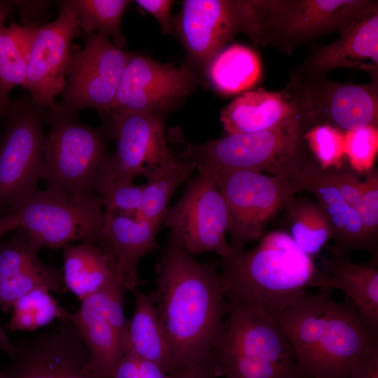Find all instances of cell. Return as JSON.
<instances>
[{"label":"cell","mask_w":378,"mask_h":378,"mask_svg":"<svg viewBox=\"0 0 378 378\" xmlns=\"http://www.w3.org/2000/svg\"><path fill=\"white\" fill-rule=\"evenodd\" d=\"M39 248L21 227L6 243L0 244V283L39 261Z\"/></svg>","instance_id":"obj_36"},{"label":"cell","mask_w":378,"mask_h":378,"mask_svg":"<svg viewBox=\"0 0 378 378\" xmlns=\"http://www.w3.org/2000/svg\"><path fill=\"white\" fill-rule=\"evenodd\" d=\"M162 223L104 211L100 234L94 242L106 255L118 281L132 291L138 284V264L158 248L156 236Z\"/></svg>","instance_id":"obj_20"},{"label":"cell","mask_w":378,"mask_h":378,"mask_svg":"<svg viewBox=\"0 0 378 378\" xmlns=\"http://www.w3.org/2000/svg\"><path fill=\"white\" fill-rule=\"evenodd\" d=\"M132 292L135 307L129 320L125 354L152 361L167 372L174 374L171 351L152 299L137 288Z\"/></svg>","instance_id":"obj_25"},{"label":"cell","mask_w":378,"mask_h":378,"mask_svg":"<svg viewBox=\"0 0 378 378\" xmlns=\"http://www.w3.org/2000/svg\"><path fill=\"white\" fill-rule=\"evenodd\" d=\"M132 53L106 36L85 34L83 48L71 46L62 99L55 108L76 115L80 110L92 108L101 117H106Z\"/></svg>","instance_id":"obj_11"},{"label":"cell","mask_w":378,"mask_h":378,"mask_svg":"<svg viewBox=\"0 0 378 378\" xmlns=\"http://www.w3.org/2000/svg\"><path fill=\"white\" fill-rule=\"evenodd\" d=\"M136 4L151 14L158 20L161 31L167 34L173 32V18L171 6L175 2L171 0H136Z\"/></svg>","instance_id":"obj_41"},{"label":"cell","mask_w":378,"mask_h":378,"mask_svg":"<svg viewBox=\"0 0 378 378\" xmlns=\"http://www.w3.org/2000/svg\"><path fill=\"white\" fill-rule=\"evenodd\" d=\"M340 33L333 43L317 51L309 66L316 72L353 68L370 74L377 82L378 71V8L372 2Z\"/></svg>","instance_id":"obj_22"},{"label":"cell","mask_w":378,"mask_h":378,"mask_svg":"<svg viewBox=\"0 0 378 378\" xmlns=\"http://www.w3.org/2000/svg\"><path fill=\"white\" fill-rule=\"evenodd\" d=\"M220 265L229 304L274 317L305 296L309 288L330 289L325 272L283 231L263 235L253 248L221 259Z\"/></svg>","instance_id":"obj_3"},{"label":"cell","mask_w":378,"mask_h":378,"mask_svg":"<svg viewBox=\"0 0 378 378\" xmlns=\"http://www.w3.org/2000/svg\"><path fill=\"white\" fill-rule=\"evenodd\" d=\"M347 378H378V351L363 359Z\"/></svg>","instance_id":"obj_42"},{"label":"cell","mask_w":378,"mask_h":378,"mask_svg":"<svg viewBox=\"0 0 378 378\" xmlns=\"http://www.w3.org/2000/svg\"><path fill=\"white\" fill-rule=\"evenodd\" d=\"M156 288L149 295L171 351L175 372L200 365L216 377L214 350L229 312L220 273L200 262L171 236L156 265Z\"/></svg>","instance_id":"obj_1"},{"label":"cell","mask_w":378,"mask_h":378,"mask_svg":"<svg viewBox=\"0 0 378 378\" xmlns=\"http://www.w3.org/2000/svg\"><path fill=\"white\" fill-rule=\"evenodd\" d=\"M62 272L40 260L17 275L0 283V307L7 312L22 296L37 288L64 290Z\"/></svg>","instance_id":"obj_33"},{"label":"cell","mask_w":378,"mask_h":378,"mask_svg":"<svg viewBox=\"0 0 378 378\" xmlns=\"http://www.w3.org/2000/svg\"><path fill=\"white\" fill-rule=\"evenodd\" d=\"M332 291L308 293L276 316L293 344L300 378H347L378 351V332L349 300L335 301Z\"/></svg>","instance_id":"obj_2"},{"label":"cell","mask_w":378,"mask_h":378,"mask_svg":"<svg viewBox=\"0 0 378 378\" xmlns=\"http://www.w3.org/2000/svg\"><path fill=\"white\" fill-rule=\"evenodd\" d=\"M6 116L0 139V217L38 190L46 110L25 96L13 101Z\"/></svg>","instance_id":"obj_8"},{"label":"cell","mask_w":378,"mask_h":378,"mask_svg":"<svg viewBox=\"0 0 378 378\" xmlns=\"http://www.w3.org/2000/svg\"><path fill=\"white\" fill-rule=\"evenodd\" d=\"M309 127L299 113L263 132L227 134L206 143L192 144L178 127H174L169 131L168 139L181 148L177 155L195 163L197 169L265 172L294 181L310 158L304 137Z\"/></svg>","instance_id":"obj_4"},{"label":"cell","mask_w":378,"mask_h":378,"mask_svg":"<svg viewBox=\"0 0 378 378\" xmlns=\"http://www.w3.org/2000/svg\"><path fill=\"white\" fill-rule=\"evenodd\" d=\"M174 378H217L211 372L200 365L185 367L174 373Z\"/></svg>","instance_id":"obj_43"},{"label":"cell","mask_w":378,"mask_h":378,"mask_svg":"<svg viewBox=\"0 0 378 378\" xmlns=\"http://www.w3.org/2000/svg\"><path fill=\"white\" fill-rule=\"evenodd\" d=\"M13 103V102H12ZM11 106V105H10ZM10 106H3L1 105H0V119L4 116V115H6L8 111H9V108L10 107Z\"/></svg>","instance_id":"obj_47"},{"label":"cell","mask_w":378,"mask_h":378,"mask_svg":"<svg viewBox=\"0 0 378 378\" xmlns=\"http://www.w3.org/2000/svg\"><path fill=\"white\" fill-rule=\"evenodd\" d=\"M377 149V127H361L345 133V158L358 173L363 174L372 169Z\"/></svg>","instance_id":"obj_37"},{"label":"cell","mask_w":378,"mask_h":378,"mask_svg":"<svg viewBox=\"0 0 378 378\" xmlns=\"http://www.w3.org/2000/svg\"><path fill=\"white\" fill-rule=\"evenodd\" d=\"M102 201L97 195L76 196L48 187L37 190L9 213L39 249L60 248L75 241L97 240L103 225Z\"/></svg>","instance_id":"obj_10"},{"label":"cell","mask_w":378,"mask_h":378,"mask_svg":"<svg viewBox=\"0 0 378 378\" xmlns=\"http://www.w3.org/2000/svg\"><path fill=\"white\" fill-rule=\"evenodd\" d=\"M320 263L328 277L329 288L343 291L365 324L378 332L377 264L354 263L347 255H323Z\"/></svg>","instance_id":"obj_24"},{"label":"cell","mask_w":378,"mask_h":378,"mask_svg":"<svg viewBox=\"0 0 378 378\" xmlns=\"http://www.w3.org/2000/svg\"><path fill=\"white\" fill-rule=\"evenodd\" d=\"M106 117V132L116 144L108 180L133 182L138 176L147 178L177 157L167 143L165 115L113 111Z\"/></svg>","instance_id":"obj_15"},{"label":"cell","mask_w":378,"mask_h":378,"mask_svg":"<svg viewBox=\"0 0 378 378\" xmlns=\"http://www.w3.org/2000/svg\"><path fill=\"white\" fill-rule=\"evenodd\" d=\"M210 85L223 94H234L255 85L262 76V65L252 49L233 44L220 51L206 68Z\"/></svg>","instance_id":"obj_27"},{"label":"cell","mask_w":378,"mask_h":378,"mask_svg":"<svg viewBox=\"0 0 378 378\" xmlns=\"http://www.w3.org/2000/svg\"><path fill=\"white\" fill-rule=\"evenodd\" d=\"M229 307L214 350L218 377L300 378L293 344L276 317L248 306Z\"/></svg>","instance_id":"obj_5"},{"label":"cell","mask_w":378,"mask_h":378,"mask_svg":"<svg viewBox=\"0 0 378 378\" xmlns=\"http://www.w3.org/2000/svg\"><path fill=\"white\" fill-rule=\"evenodd\" d=\"M0 350L6 352L10 357H12L15 353V347L4 328L0 326Z\"/></svg>","instance_id":"obj_45"},{"label":"cell","mask_w":378,"mask_h":378,"mask_svg":"<svg viewBox=\"0 0 378 378\" xmlns=\"http://www.w3.org/2000/svg\"><path fill=\"white\" fill-rule=\"evenodd\" d=\"M274 1L186 0L173 19V31L190 66L206 69L237 34L254 44L265 42V30Z\"/></svg>","instance_id":"obj_7"},{"label":"cell","mask_w":378,"mask_h":378,"mask_svg":"<svg viewBox=\"0 0 378 378\" xmlns=\"http://www.w3.org/2000/svg\"><path fill=\"white\" fill-rule=\"evenodd\" d=\"M372 3L360 0L274 1L265 42L274 37L297 41L331 31L341 32Z\"/></svg>","instance_id":"obj_19"},{"label":"cell","mask_w":378,"mask_h":378,"mask_svg":"<svg viewBox=\"0 0 378 378\" xmlns=\"http://www.w3.org/2000/svg\"><path fill=\"white\" fill-rule=\"evenodd\" d=\"M78 31L71 0L62 1L57 19L35 29L23 88L43 109H54L65 87L71 41Z\"/></svg>","instance_id":"obj_17"},{"label":"cell","mask_w":378,"mask_h":378,"mask_svg":"<svg viewBox=\"0 0 378 378\" xmlns=\"http://www.w3.org/2000/svg\"><path fill=\"white\" fill-rule=\"evenodd\" d=\"M110 378H174L156 363L130 354H125Z\"/></svg>","instance_id":"obj_39"},{"label":"cell","mask_w":378,"mask_h":378,"mask_svg":"<svg viewBox=\"0 0 378 378\" xmlns=\"http://www.w3.org/2000/svg\"><path fill=\"white\" fill-rule=\"evenodd\" d=\"M299 113L293 93L258 89L225 106L220 120L227 134H251L276 127Z\"/></svg>","instance_id":"obj_23"},{"label":"cell","mask_w":378,"mask_h":378,"mask_svg":"<svg viewBox=\"0 0 378 378\" xmlns=\"http://www.w3.org/2000/svg\"><path fill=\"white\" fill-rule=\"evenodd\" d=\"M310 156L322 169L344 164L345 133L326 124L315 125L304 133Z\"/></svg>","instance_id":"obj_34"},{"label":"cell","mask_w":378,"mask_h":378,"mask_svg":"<svg viewBox=\"0 0 378 378\" xmlns=\"http://www.w3.org/2000/svg\"><path fill=\"white\" fill-rule=\"evenodd\" d=\"M125 290L114 280L82 300L79 308L71 315L99 378H110L125 354L129 326L124 314Z\"/></svg>","instance_id":"obj_16"},{"label":"cell","mask_w":378,"mask_h":378,"mask_svg":"<svg viewBox=\"0 0 378 378\" xmlns=\"http://www.w3.org/2000/svg\"><path fill=\"white\" fill-rule=\"evenodd\" d=\"M326 170L342 196L356 209L361 192L362 180L360 176L363 174L345 164L339 168Z\"/></svg>","instance_id":"obj_40"},{"label":"cell","mask_w":378,"mask_h":378,"mask_svg":"<svg viewBox=\"0 0 378 378\" xmlns=\"http://www.w3.org/2000/svg\"><path fill=\"white\" fill-rule=\"evenodd\" d=\"M208 172L227 206L233 254L260 239L269 223L298 192L293 181L281 176L249 170Z\"/></svg>","instance_id":"obj_9"},{"label":"cell","mask_w":378,"mask_h":378,"mask_svg":"<svg viewBox=\"0 0 378 378\" xmlns=\"http://www.w3.org/2000/svg\"><path fill=\"white\" fill-rule=\"evenodd\" d=\"M196 168L195 163L177 155L174 160L155 171L143 185L142 203L135 217L162 223L172 197L180 185L190 179Z\"/></svg>","instance_id":"obj_30"},{"label":"cell","mask_w":378,"mask_h":378,"mask_svg":"<svg viewBox=\"0 0 378 378\" xmlns=\"http://www.w3.org/2000/svg\"><path fill=\"white\" fill-rule=\"evenodd\" d=\"M162 224L169 235L190 255L211 252L221 259L233 254L227 241L229 217L224 198L211 174L198 169L186 189L166 211Z\"/></svg>","instance_id":"obj_12"},{"label":"cell","mask_w":378,"mask_h":378,"mask_svg":"<svg viewBox=\"0 0 378 378\" xmlns=\"http://www.w3.org/2000/svg\"><path fill=\"white\" fill-rule=\"evenodd\" d=\"M35 29L11 22L0 30V105L3 106L11 105L12 90L24 85Z\"/></svg>","instance_id":"obj_29"},{"label":"cell","mask_w":378,"mask_h":378,"mask_svg":"<svg viewBox=\"0 0 378 378\" xmlns=\"http://www.w3.org/2000/svg\"><path fill=\"white\" fill-rule=\"evenodd\" d=\"M15 5V1L0 0V30L5 26L4 22Z\"/></svg>","instance_id":"obj_46"},{"label":"cell","mask_w":378,"mask_h":378,"mask_svg":"<svg viewBox=\"0 0 378 378\" xmlns=\"http://www.w3.org/2000/svg\"><path fill=\"white\" fill-rule=\"evenodd\" d=\"M20 227L18 215L14 212L8 213L0 217V239L8 232Z\"/></svg>","instance_id":"obj_44"},{"label":"cell","mask_w":378,"mask_h":378,"mask_svg":"<svg viewBox=\"0 0 378 378\" xmlns=\"http://www.w3.org/2000/svg\"><path fill=\"white\" fill-rule=\"evenodd\" d=\"M361 192L356 211L370 248L372 262L378 260V172L377 169L364 173Z\"/></svg>","instance_id":"obj_35"},{"label":"cell","mask_w":378,"mask_h":378,"mask_svg":"<svg viewBox=\"0 0 378 378\" xmlns=\"http://www.w3.org/2000/svg\"><path fill=\"white\" fill-rule=\"evenodd\" d=\"M0 378H1V372H0Z\"/></svg>","instance_id":"obj_48"},{"label":"cell","mask_w":378,"mask_h":378,"mask_svg":"<svg viewBox=\"0 0 378 378\" xmlns=\"http://www.w3.org/2000/svg\"><path fill=\"white\" fill-rule=\"evenodd\" d=\"M76 9L78 27L85 34H98L108 38L124 48L126 40L121 29L123 13L131 2L127 0H71Z\"/></svg>","instance_id":"obj_31"},{"label":"cell","mask_w":378,"mask_h":378,"mask_svg":"<svg viewBox=\"0 0 378 378\" xmlns=\"http://www.w3.org/2000/svg\"><path fill=\"white\" fill-rule=\"evenodd\" d=\"M293 94L302 116L312 126L326 124L346 133L378 125L377 83L363 85L329 81L303 86Z\"/></svg>","instance_id":"obj_18"},{"label":"cell","mask_w":378,"mask_h":378,"mask_svg":"<svg viewBox=\"0 0 378 378\" xmlns=\"http://www.w3.org/2000/svg\"><path fill=\"white\" fill-rule=\"evenodd\" d=\"M11 310L7 324L11 331H34L55 319L61 321L69 318L71 314L45 288L35 289L22 296L15 302Z\"/></svg>","instance_id":"obj_32"},{"label":"cell","mask_w":378,"mask_h":378,"mask_svg":"<svg viewBox=\"0 0 378 378\" xmlns=\"http://www.w3.org/2000/svg\"><path fill=\"white\" fill-rule=\"evenodd\" d=\"M76 115L46 110L50 126L43 146L41 179L69 194L97 195L109 176L111 155L106 130L80 122Z\"/></svg>","instance_id":"obj_6"},{"label":"cell","mask_w":378,"mask_h":378,"mask_svg":"<svg viewBox=\"0 0 378 378\" xmlns=\"http://www.w3.org/2000/svg\"><path fill=\"white\" fill-rule=\"evenodd\" d=\"M15 347L1 378H99L71 316L53 330L18 340Z\"/></svg>","instance_id":"obj_13"},{"label":"cell","mask_w":378,"mask_h":378,"mask_svg":"<svg viewBox=\"0 0 378 378\" xmlns=\"http://www.w3.org/2000/svg\"><path fill=\"white\" fill-rule=\"evenodd\" d=\"M288 233L297 246L312 258L334 238V230L316 201L295 196L284 210Z\"/></svg>","instance_id":"obj_28"},{"label":"cell","mask_w":378,"mask_h":378,"mask_svg":"<svg viewBox=\"0 0 378 378\" xmlns=\"http://www.w3.org/2000/svg\"><path fill=\"white\" fill-rule=\"evenodd\" d=\"M197 81L195 69L188 64L177 67L132 52L122 71L110 113L165 115L186 98Z\"/></svg>","instance_id":"obj_14"},{"label":"cell","mask_w":378,"mask_h":378,"mask_svg":"<svg viewBox=\"0 0 378 378\" xmlns=\"http://www.w3.org/2000/svg\"><path fill=\"white\" fill-rule=\"evenodd\" d=\"M143 185L107 180L97 190L106 211L135 216L143 199Z\"/></svg>","instance_id":"obj_38"},{"label":"cell","mask_w":378,"mask_h":378,"mask_svg":"<svg viewBox=\"0 0 378 378\" xmlns=\"http://www.w3.org/2000/svg\"><path fill=\"white\" fill-rule=\"evenodd\" d=\"M294 182L298 192H307L316 197L332 225L335 244L330 255H347L354 250L370 253L356 209L342 196L326 170L311 156Z\"/></svg>","instance_id":"obj_21"},{"label":"cell","mask_w":378,"mask_h":378,"mask_svg":"<svg viewBox=\"0 0 378 378\" xmlns=\"http://www.w3.org/2000/svg\"><path fill=\"white\" fill-rule=\"evenodd\" d=\"M62 249L64 286L80 301L117 280L106 255L94 242L81 241Z\"/></svg>","instance_id":"obj_26"}]
</instances>
